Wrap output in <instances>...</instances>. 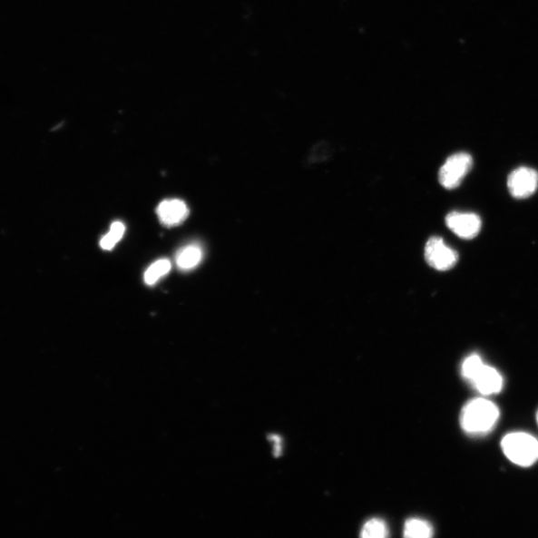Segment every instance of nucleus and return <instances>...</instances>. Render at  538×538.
Segmentation results:
<instances>
[{"label":"nucleus","instance_id":"5","mask_svg":"<svg viewBox=\"0 0 538 538\" xmlns=\"http://www.w3.org/2000/svg\"><path fill=\"white\" fill-rule=\"evenodd\" d=\"M425 259L435 270L452 269L459 260L458 252L450 248L442 238L432 237L426 243Z\"/></svg>","mask_w":538,"mask_h":538},{"label":"nucleus","instance_id":"1","mask_svg":"<svg viewBox=\"0 0 538 538\" xmlns=\"http://www.w3.org/2000/svg\"><path fill=\"white\" fill-rule=\"evenodd\" d=\"M500 417V408L493 401L480 397L465 403L460 414V425L471 438H483L494 430Z\"/></svg>","mask_w":538,"mask_h":538},{"label":"nucleus","instance_id":"8","mask_svg":"<svg viewBox=\"0 0 538 538\" xmlns=\"http://www.w3.org/2000/svg\"><path fill=\"white\" fill-rule=\"evenodd\" d=\"M157 215L162 225L175 227L187 220L189 208L186 202L181 200H166L159 205Z\"/></svg>","mask_w":538,"mask_h":538},{"label":"nucleus","instance_id":"9","mask_svg":"<svg viewBox=\"0 0 538 538\" xmlns=\"http://www.w3.org/2000/svg\"><path fill=\"white\" fill-rule=\"evenodd\" d=\"M434 533L430 522L412 517L405 523L403 538H434Z\"/></svg>","mask_w":538,"mask_h":538},{"label":"nucleus","instance_id":"14","mask_svg":"<svg viewBox=\"0 0 538 538\" xmlns=\"http://www.w3.org/2000/svg\"><path fill=\"white\" fill-rule=\"evenodd\" d=\"M270 441L273 442L274 455L279 456L282 452V441L278 435L270 436Z\"/></svg>","mask_w":538,"mask_h":538},{"label":"nucleus","instance_id":"2","mask_svg":"<svg viewBox=\"0 0 538 538\" xmlns=\"http://www.w3.org/2000/svg\"><path fill=\"white\" fill-rule=\"evenodd\" d=\"M461 375L474 391L484 397L499 394L504 389V381L501 372L487 365L479 354H470L464 359Z\"/></svg>","mask_w":538,"mask_h":538},{"label":"nucleus","instance_id":"12","mask_svg":"<svg viewBox=\"0 0 538 538\" xmlns=\"http://www.w3.org/2000/svg\"><path fill=\"white\" fill-rule=\"evenodd\" d=\"M171 268V261L168 259H160L154 262L145 272L144 279L147 286H154L160 279L167 276Z\"/></svg>","mask_w":538,"mask_h":538},{"label":"nucleus","instance_id":"7","mask_svg":"<svg viewBox=\"0 0 538 538\" xmlns=\"http://www.w3.org/2000/svg\"><path fill=\"white\" fill-rule=\"evenodd\" d=\"M445 225L455 236L471 240L479 235L482 220L473 212L453 211L445 218Z\"/></svg>","mask_w":538,"mask_h":538},{"label":"nucleus","instance_id":"6","mask_svg":"<svg viewBox=\"0 0 538 538\" xmlns=\"http://www.w3.org/2000/svg\"><path fill=\"white\" fill-rule=\"evenodd\" d=\"M507 188L512 196L516 199L529 198L538 188V172L532 168L516 169L507 179Z\"/></svg>","mask_w":538,"mask_h":538},{"label":"nucleus","instance_id":"11","mask_svg":"<svg viewBox=\"0 0 538 538\" xmlns=\"http://www.w3.org/2000/svg\"><path fill=\"white\" fill-rule=\"evenodd\" d=\"M360 538H389L388 525L381 519H371L364 523Z\"/></svg>","mask_w":538,"mask_h":538},{"label":"nucleus","instance_id":"4","mask_svg":"<svg viewBox=\"0 0 538 538\" xmlns=\"http://www.w3.org/2000/svg\"><path fill=\"white\" fill-rule=\"evenodd\" d=\"M473 167V158L466 153L452 155L439 171V181L446 190L458 188Z\"/></svg>","mask_w":538,"mask_h":538},{"label":"nucleus","instance_id":"3","mask_svg":"<svg viewBox=\"0 0 538 538\" xmlns=\"http://www.w3.org/2000/svg\"><path fill=\"white\" fill-rule=\"evenodd\" d=\"M501 446L506 459L522 468H530L538 462V440L529 433H509Z\"/></svg>","mask_w":538,"mask_h":538},{"label":"nucleus","instance_id":"15","mask_svg":"<svg viewBox=\"0 0 538 538\" xmlns=\"http://www.w3.org/2000/svg\"><path fill=\"white\" fill-rule=\"evenodd\" d=\"M536 422H537V426H538V411H537V414H536Z\"/></svg>","mask_w":538,"mask_h":538},{"label":"nucleus","instance_id":"10","mask_svg":"<svg viewBox=\"0 0 538 538\" xmlns=\"http://www.w3.org/2000/svg\"><path fill=\"white\" fill-rule=\"evenodd\" d=\"M202 259V250L198 246H189L182 249L177 256V266L181 270L194 269Z\"/></svg>","mask_w":538,"mask_h":538},{"label":"nucleus","instance_id":"13","mask_svg":"<svg viewBox=\"0 0 538 538\" xmlns=\"http://www.w3.org/2000/svg\"><path fill=\"white\" fill-rule=\"evenodd\" d=\"M125 230L126 229L123 222L115 221L112 223L109 233L101 239V248L105 250L113 249L121 239L123 238Z\"/></svg>","mask_w":538,"mask_h":538}]
</instances>
